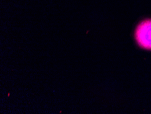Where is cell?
<instances>
[{
    "instance_id": "6da1fadb",
    "label": "cell",
    "mask_w": 151,
    "mask_h": 114,
    "mask_svg": "<svg viewBox=\"0 0 151 114\" xmlns=\"http://www.w3.org/2000/svg\"><path fill=\"white\" fill-rule=\"evenodd\" d=\"M135 38L142 48L151 50V19L143 20L138 25Z\"/></svg>"
}]
</instances>
